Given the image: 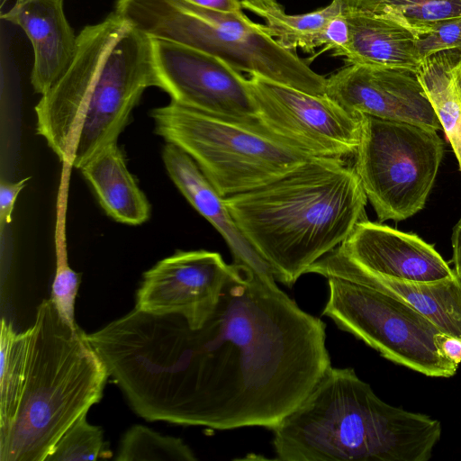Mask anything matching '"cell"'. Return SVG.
<instances>
[{"label": "cell", "instance_id": "1", "mask_svg": "<svg viewBox=\"0 0 461 461\" xmlns=\"http://www.w3.org/2000/svg\"><path fill=\"white\" fill-rule=\"evenodd\" d=\"M208 320L134 308L88 334L131 409L148 421L273 429L331 366L323 321L232 263Z\"/></svg>", "mask_w": 461, "mask_h": 461}, {"label": "cell", "instance_id": "2", "mask_svg": "<svg viewBox=\"0 0 461 461\" xmlns=\"http://www.w3.org/2000/svg\"><path fill=\"white\" fill-rule=\"evenodd\" d=\"M150 86L151 38L113 12L77 35L73 60L34 108L37 134L62 164L79 169L117 142Z\"/></svg>", "mask_w": 461, "mask_h": 461}, {"label": "cell", "instance_id": "3", "mask_svg": "<svg viewBox=\"0 0 461 461\" xmlns=\"http://www.w3.org/2000/svg\"><path fill=\"white\" fill-rule=\"evenodd\" d=\"M348 160L312 157L267 184L224 198L282 284L292 286L367 220V197Z\"/></svg>", "mask_w": 461, "mask_h": 461}, {"label": "cell", "instance_id": "4", "mask_svg": "<svg viewBox=\"0 0 461 461\" xmlns=\"http://www.w3.org/2000/svg\"><path fill=\"white\" fill-rule=\"evenodd\" d=\"M280 461H428L440 422L392 406L350 367L330 366L273 429Z\"/></svg>", "mask_w": 461, "mask_h": 461}, {"label": "cell", "instance_id": "5", "mask_svg": "<svg viewBox=\"0 0 461 461\" xmlns=\"http://www.w3.org/2000/svg\"><path fill=\"white\" fill-rule=\"evenodd\" d=\"M16 415L0 434L1 461H46L70 425L103 397L105 364L79 326L68 325L51 298L37 308Z\"/></svg>", "mask_w": 461, "mask_h": 461}, {"label": "cell", "instance_id": "6", "mask_svg": "<svg viewBox=\"0 0 461 461\" xmlns=\"http://www.w3.org/2000/svg\"><path fill=\"white\" fill-rule=\"evenodd\" d=\"M114 12L152 39L207 52L240 72L325 95L326 77L263 32L243 11L218 12L184 0H116Z\"/></svg>", "mask_w": 461, "mask_h": 461}, {"label": "cell", "instance_id": "7", "mask_svg": "<svg viewBox=\"0 0 461 461\" xmlns=\"http://www.w3.org/2000/svg\"><path fill=\"white\" fill-rule=\"evenodd\" d=\"M150 114L155 132L186 152L224 198L267 184L312 158L262 124L214 116L173 101Z\"/></svg>", "mask_w": 461, "mask_h": 461}, {"label": "cell", "instance_id": "8", "mask_svg": "<svg viewBox=\"0 0 461 461\" xmlns=\"http://www.w3.org/2000/svg\"><path fill=\"white\" fill-rule=\"evenodd\" d=\"M443 152L437 130L361 114L353 166L381 222L406 220L424 207Z\"/></svg>", "mask_w": 461, "mask_h": 461}, {"label": "cell", "instance_id": "9", "mask_svg": "<svg viewBox=\"0 0 461 461\" xmlns=\"http://www.w3.org/2000/svg\"><path fill=\"white\" fill-rule=\"evenodd\" d=\"M322 315L386 359L431 377H450L458 365L441 351L444 332L407 303L354 278L327 275Z\"/></svg>", "mask_w": 461, "mask_h": 461}, {"label": "cell", "instance_id": "10", "mask_svg": "<svg viewBox=\"0 0 461 461\" xmlns=\"http://www.w3.org/2000/svg\"><path fill=\"white\" fill-rule=\"evenodd\" d=\"M248 83L263 127L286 145L310 157L348 159L361 135V114L344 110L326 95L249 75Z\"/></svg>", "mask_w": 461, "mask_h": 461}, {"label": "cell", "instance_id": "11", "mask_svg": "<svg viewBox=\"0 0 461 461\" xmlns=\"http://www.w3.org/2000/svg\"><path fill=\"white\" fill-rule=\"evenodd\" d=\"M151 40L157 87L171 101L214 116L261 124L248 78L240 71L207 52Z\"/></svg>", "mask_w": 461, "mask_h": 461}, {"label": "cell", "instance_id": "12", "mask_svg": "<svg viewBox=\"0 0 461 461\" xmlns=\"http://www.w3.org/2000/svg\"><path fill=\"white\" fill-rule=\"evenodd\" d=\"M232 269L217 252L176 251L143 274L135 308L156 315H181L198 329L213 312Z\"/></svg>", "mask_w": 461, "mask_h": 461}, {"label": "cell", "instance_id": "13", "mask_svg": "<svg viewBox=\"0 0 461 461\" xmlns=\"http://www.w3.org/2000/svg\"><path fill=\"white\" fill-rule=\"evenodd\" d=\"M325 95L354 115L442 130L415 72L346 65L326 78Z\"/></svg>", "mask_w": 461, "mask_h": 461}, {"label": "cell", "instance_id": "14", "mask_svg": "<svg viewBox=\"0 0 461 461\" xmlns=\"http://www.w3.org/2000/svg\"><path fill=\"white\" fill-rule=\"evenodd\" d=\"M338 249L378 275L420 283L455 277L454 269L419 236L365 220Z\"/></svg>", "mask_w": 461, "mask_h": 461}, {"label": "cell", "instance_id": "15", "mask_svg": "<svg viewBox=\"0 0 461 461\" xmlns=\"http://www.w3.org/2000/svg\"><path fill=\"white\" fill-rule=\"evenodd\" d=\"M166 170L189 203L222 236L233 257V264L265 285L277 289L274 271L242 234L222 197L194 160L179 147L167 143L162 151Z\"/></svg>", "mask_w": 461, "mask_h": 461}, {"label": "cell", "instance_id": "16", "mask_svg": "<svg viewBox=\"0 0 461 461\" xmlns=\"http://www.w3.org/2000/svg\"><path fill=\"white\" fill-rule=\"evenodd\" d=\"M307 273L358 280L407 303L445 333L461 339V279L457 276L429 283L391 278L364 268L338 247L312 264Z\"/></svg>", "mask_w": 461, "mask_h": 461}, {"label": "cell", "instance_id": "17", "mask_svg": "<svg viewBox=\"0 0 461 461\" xmlns=\"http://www.w3.org/2000/svg\"><path fill=\"white\" fill-rule=\"evenodd\" d=\"M2 19L19 26L31 41V83L43 95L67 70L77 50V35L66 17L63 0H15Z\"/></svg>", "mask_w": 461, "mask_h": 461}, {"label": "cell", "instance_id": "18", "mask_svg": "<svg viewBox=\"0 0 461 461\" xmlns=\"http://www.w3.org/2000/svg\"><path fill=\"white\" fill-rule=\"evenodd\" d=\"M345 14L349 39L341 59L346 65L406 69L416 73L421 63L418 37L408 27L386 17Z\"/></svg>", "mask_w": 461, "mask_h": 461}, {"label": "cell", "instance_id": "19", "mask_svg": "<svg viewBox=\"0 0 461 461\" xmlns=\"http://www.w3.org/2000/svg\"><path fill=\"white\" fill-rule=\"evenodd\" d=\"M79 169L111 218L132 226L149 219L150 204L129 171L117 142L101 149Z\"/></svg>", "mask_w": 461, "mask_h": 461}, {"label": "cell", "instance_id": "20", "mask_svg": "<svg viewBox=\"0 0 461 461\" xmlns=\"http://www.w3.org/2000/svg\"><path fill=\"white\" fill-rule=\"evenodd\" d=\"M416 75L461 170V51L442 50L423 59Z\"/></svg>", "mask_w": 461, "mask_h": 461}, {"label": "cell", "instance_id": "21", "mask_svg": "<svg viewBox=\"0 0 461 461\" xmlns=\"http://www.w3.org/2000/svg\"><path fill=\"white\" fill-rule=\"evenodd\" d=\"M243 9L249 10L265 21L260 29L281 47L307 53L325 44V31L329 22L342 12L340 5L331 1L323 8L302 14H290L277 0H240Z\"/></svg>", "mask_w": 461, "mask_h": 461}, {"label": "cell", "instance_id": "22", "mask_svg": "<svg viewBox=\"0 0 461 461\" xmlns=\"http://www.w3.org/2000/svg\"><path fill=\"white\" fill-rule=\"evenodd\" d=\"M343 13L386 17L408 27L417 37L436 24L461 16V0H332Z\"/></svg>", "mask_w": 461, "mask_h": 461}, {"label": "cell", "instance_id": "23", "mask_svg": "<svg viewBox=\"0 0 461 461\" xmlns=\"http://www.w3.org/2000/svg\"><path fill=\"white\" fill-rule=\"evenodd\" d=\"M32 328L16 332L5 318L1 321L0 434L11 426L17 412L26 377Z\"/></svg>", "mask_w": 461, "mask_h": 461}, {"label": "cell", "instance_id": "24", "mask_svg": "<svg viewBox=\"0 0 461 461\" xmlns=\"http://www.w3.org/2000/svg\"><path fill=\"white\" fill-rule=\"evenodd\" d=\"M71 167L63 164L57 202L55 227L56 271L51 291V300L62 320L70 327L75 322V300L80 285V274L68 265L66 243V209L68 178Z\"/></svg>", "mask_w": 461, "mask_h": 461}, {"label": "cell", "instance_id": "25", "mask_svg": "<svg viewBox=\"0 0 461 461\" xmlns=\"http://www.w3.org/2000/svg\"><path fill=\"white\" fill-rule=\"evenodd\" d=\"M115 460L195 461L197 458L181 438L134 425L122 436Z\"/></svg>", "mask_w": 461, "mask_h": 461}, {"label": "cell", "instance_id": "26", "mask_svg": "<svg viewBox=\"0 0 461 461\" xmlns=\"http://www.w3.org/2000/svg\"><path fill=\"white\" fill-rule=\"evenodd\" d=\"M87 412L79 416L55 444L46 461H81L109 458L112 451L101 427L91 425Z\"/></svg>", "mask_w": 461, "mask_h": 461}, {"label": "cell", "instance_id": "27", "mask_svg": "<svg viewBox=\"0 0 461 461\" xmlns=\"http://www.w3.org/2000/svg\"><path fill=\"white\" fill-rule=\"evenodd\" d=\"M417 46L421 60L442 50L461 51V16L436 24L427 33L418 37Z\"/></svg>", "mask_w": 461, "mask_h": 461}, {"label": "cell", "instance_id": "28", "mask_svg": "<svg viewBox=\"0 0 461 461\" xmlns=\"http://www.w3.org/2000/svg\"><path fill=\"white\" fill-rule=\"evenodd\" d=\"M30 176L23 178L18 182L10 183L1 181L0 183V233L3 235L5 225L12 221L13 211L18 194L27 185Z\"/></svg>", "mask_w": 461, "mask_h": 461}, {"label": "cell", "instance_id": "29", "mask_svg": "<svg viewBox=\"0 0 461 461\" xmlns=\"http://www.w3.org/2000/svg\"><path fill=\"white\" fill-rule=\"evenodd\" d=\"M438 339L444 355L456 365H459L461 363V339L441 332Z\"/></svg>", "mask_w": 461, "mask_h": 461}, {"label": "cell", "instance_id": "30", "mask_svg": "<svg viewBox=\"0 0 461 461\" xmlns=\"http://www.w3.org/2000/svg\"><path fill=\"white\" fill-rule=\"evenodd\" d=\"M191 4L224 13L242 12L240 0H184Z\"/></svg>", "mask_w": 461, "mask_h": 461}, {"label": "cell", "instance_id": "31", "mask_svg": "<svg viewBox=\"0 0 461 461\" xmlns=\"http://www.w3.org/2000/svg\"><path fill=\"white\" fill-rule=\"evenodd\" d=\"M452 260L454 263V271L461 279V219L453 229L452 233Z\"/></svg>", "mask_w": 461, "mask_h": 461}, {"label": "cell", "instance_id": "32", "mask_svg": "<svg viewBox=\"0 0 461 461\" xmlns=\"http://www.w3.org/2000/svg\"><path fill=\"white\" fill-rule=\"evenodd\" d=\"M1 1H2V2H5V1H6V0H1Z\"/></svg>", "mask_w": 461, "mask_h": 461}]
</instances>
